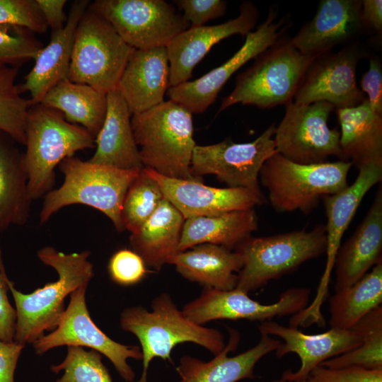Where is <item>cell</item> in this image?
<instances>
[{
    "mask_svg": "<svg viewBox=\"0 0 382 382\" xmlns=\"http://www.w3.org/2000/svg\"><path fill=\"white\" fill-rule=\"evenodd\" d=\"M90 255L89 250L64 253L54 247L45 246L37 255L42 263L57 272V281L24 294L8 279L16 313L15 342L23 345L33 344L46 331L57 327L65 311V298L78 288L88 285L94 275L93 265L88 260Z\"/></svg>",
    "mask_w": 382,
    "mask_h": 382,
    "instance_id": "obj_1",
    "label": "cell"
},
{
    "mask_svg": "<svg viewBox=\"0 0 382 382\" xmlns=\"http://www.w3.org/2000/svg\"><path fill=\"white\" fill-rule=\"evenodd\" d=\"M192 112L168 100L134 114L131 125L144 168L171 178L202 182L193 175L191 161L196 143Z\"/></svg>",
    "mask_w": 382,
    "mask_h": 382,
    "instance_id": "obj_2",
    "label": "cell"
},
{
    "mask_svg": "<svg viewBox=\"0 0 382 382\" xmlns=\"http://www.w3.org/2000/svg\"><path fill=\"white\" fill-rule=\"evenodd\" d=\"M151 308L149 311L143 306L129 307L120 314L122 329L134 334L141 345L143 369L136 382H148V369L153 359L171 362V352L180 343H195L214 355L225 347L220 331L191 321L178 308L169 294L162 293L153 299Z\"/></svg>",
    "mask_w": 382,
    "mask_h": 382,
    "instance_id": "obj_3",
    "label": "cell"
},
{
    "mask_svg": "<svg viewBox=\"0 0 382 382\" xmlns=\"http://www.w3.org/2000/svg\"><path fill=\"white\" fill-rule=\"evenodd\" d=\"M24 163L33 200L53 190L54 169L76 151L96 146V139L82 127L41 103L31 105L25 121Z\"/></svg>",
    "mask_w": 382,
    "mask_h": 382,
    "instance_id": "obj_4",
    "label": "cell"
},
{
    "mask_svg": "<svg viewBox=\"0 0 382 382\" xmlns=\"http://www.w3.org/2000/svg\"><path fill=\"white\" fill-rule=\"evenodd\" d=\"M64 182L43 197L40 225L63 207L81 204L94 208L112 222L117 231H125L121 210L126 192L141 170H122L69 156L58 166Z\"/></svg>",
    "mask_w": 382,
    "mask_h": 382,
    "instance_id": "obj_5",
    "label": "cell"
},
{
    "mask_svg": "<svg viewBox=\"0 0 382 382\" xmlns=\"http://www.w3.org/2000/svg\"><path fill=\"white\" fill-rule=\"evenodd\" d=\"M290 38L281 37L237 75L234 88L223 98L219 113L237 103L268 109L293 101L303 77L316 57L302 54Z\"/></svg>",
    "mask_w": 382,
    "mask_h": 382,
    "instance_id": "obj_6",
    "label": "cell"
},
{
    "mask_svg": "<svg viewBox=\"0 0 382 382\" xmlns=\"http://www.w3.org/2000/svg\"><path fill=\"white\" fill-rule=\"evenodd\" d=\"M352 166L348 161L301 164L279 153L262 165L259 180L268 192V200L279 212L300 211L305 214L317 207L322 198L347 185Z\"/></svg>",
    "mask_w": 382,
    "mask_h": 382,
    "instance_id": "obj_7",
    "label": "cell"
},
{
    "mask_svg": "<svg viewBox=\"0 0 382 382\" xmlns=\"http://www.w3.org/2000/svg\"><path fill=\"white\" fill-rule=\"evenodd\" d=\"M326 247L325 226L323 224L316 225L310 231L250 236L234 250L243 259L236 288L248 294L257 290L325 253Z\"/></svg>",
    "mask_w": 382,
    "mask_h": 382,
    "instance_id": "obj_8",
    "label": "cell"
},
{
    "mask_svg": "<svg viewBox=\"0 0 382 382\" xmlns=\"http://www.w3.org/2000/svg\"><path fill=\"white\" fill-rule=\"evenodd\" d=\"M134 50L88 7L76 30L67 79L107 94L117 88Z\"/></svg>",
    "mask_w": 382,
    "mask_h": 382,
    "instance_id": "obj_9",
    "label": "cell"
},
{
    "mask_svg": "<svg viewBox=\"0 0 382 382\" xmlns=\"http://www.w3.org/2000/svg\"><path fill=\"white\" fill-rule=\"evenodd\" d=\"M88 8L134 49L166 47L190 28L176 8L164 0H96Z\"/></svg>",
    "mask_w": 382,
    "mask_h": 382,
    "instance_id": "obj_10",
    "label": "cell"
},
{
    "mask_svg": "<svg viewBox=\"0 0 382 382\" xmlns=\"http://www.w3.org/2000/svg\"><path fill=\"white\" fill-rule=\"evenodd\" d=\"M358 170L359 174L352 185L322 198L327 217L325 225L327 241L325 267L311 303L290 318V324L294 327L325 325L321 308L328 295L331 273L342 236L366 194L382 180L381 163H371Z\"/></svg>",
    "mask_w": 382,
    "mask_h": 382,
    "instance_id": "obj_11",
    "label": "cell"
},
{
    "mask_svg": "<svg viewBox=\"0 0 382 382\" xmlns=\"http://www.w3.org/2000/svg\"><path fill=\"white\" fill-rule=\"evenodd\" d=\"M334 109L324 101L286 105L274 137L277 153L301 164L324 163L332 156L343 161L340 132L328 124Z\"/></svg>",
    "mask_w": 382,
    "mask_h": 382,
    "instance_id": "obj_12",
    "label": "cell"
},
{
    "mask_svg": "<svg viewBox=\"0 0 382 382\" xmlns=\"http://www.w3.org/2000/svg\"><path fill=\"white\" fill-rule=\"evenodd\" d=\"M87 286L83 285L70 294L57 327L33 343L35 353L41 355L64 345L89 347L106 357L125 382H134L135 374L127 359L141 360V348L114 341L95 324L86 306Z\"/></svg>",
    "mask_w": 382,
    "mask_h": 382,
    "instance_id": "obj_13",
    "label": "cell"
},
{
    "mask_svg": "<svg viewBox=\"0 0 382 382\" xmlns=\"http://www.w3.org/2000/svg\"><path fill=\"white\" fill-rule=\"evenodd\" d=\"M276 127H268L254 141L235 143L231 139L210 145H196L191 170L202 180L204 175H214L228 187L260 189L259 173L264 163L277 153L274 140Z\"/></svg>",
    "mask_w": 382,
    "mask_h": 382,
    "instance_id": "obj_14",
    "label": "cell"
},
{
    "mask_svg": "<svg viewBox=\"0 0 382 382\" xmlns=\"http://www.w3.org/2000/svg\"><path fill=\"white\" fill-rule=\"evenodd\" d=\"M277 16V8L271 7L265 21L245 36L243 45L229 59L196 80L170 87L167 91L170 100L192 113L204 112L236 71L284 36L289 25L284 17L275 21Z\"/></svg>",
    "mask_w": 382,
    "mask_h": 382,
    "instance_id": "obj_15",
    "label": "cell"
},
{
    "mask_svg": "<svg viewBox=\"0 0 382 382\" xmlns=\"http://www.w3.org/2000/svg\"><path fill=\"white\" fill-rule=\"evenodd\" d=\"M366 52L359 41L315 59L303 77L293 102H327L335 109L357 106L366 97L357 84L359 61Z\"/></svg>",
    "mask_w": 382,
    "mask_h": 382,
    "instance_id": "obj_16",
    "label": "cell"
},
{
    "mask_svg": "<svg viewBox=\"0 0 382 382\" xmlns=\"http://www.w3.org/2000/svg\"><path fill=\"white\" fill-rule=\"evenodd\" d=\"M309 296L308 289L293 287L283 291L275 303L262 304L237 288H204L199 296L185 304L182 311L191 321L201 325L221 319H246L261 323L296 314L308 306Z\"/></svg>",
    "mask_w": 382,
    "mask_h": 382,
    "instance_id": "obj_17",
    "label": "cell"
},
{
    "mask_svg": "<svg viewBox=\"0 0 382 382\" xmlns=\"http://www.w3.org/2000/svg\"><path fill=\"white\" fill-rule=\"evenodd\" d=\"M144 168L185 219L255 209L266 202L260 189L210 187L202 182L168 178Z\"/></svg>",
    "mask_w": 382,
    "mask_h": 382,
    "instance_id": "obj_18",
    "label": "cell"
},
{
    "mask_svg": "<svg viewBox=\"0 0 382 382\" xmlns=\"http://www.w3.org/2000/svg\"><path fill=\"white\" fill-rule=\"evenodd\" d=\"M368 34L361 18V0H321L313 18L290 38L302 54L315 57L339 45L358 41Z\"/></svg>",
    "mask_w": 382,
    "mask_h": 382,
    "instance_id": "obj_19",
    "label": "cell"
},
{
    "mask_svg": "<svg viewBox=\"0 0 382 382\" xmlns=\"http://www.w3.org/2000/svg\"><path fill=\"white\" fill-rule=\"evenodd\" d=\"M259 18L257 8L251 1L243 2L238 16L214 25L190 27L166 46L170 67V87L188 81L195 66L210 49L233 35L245 36L255 26Z\"/></svg>",
    "mask_w": 382,
    "mask_h": 382,
    "instance_id": "obj_20",
    "label": "cell"
},
{
    "mask_svg": "<svg viewBox=\"0 0 382 382\" xmlns=\"http://www.w3.org/2000/svg\"><path fill=\"white\" fill-rule=\"evenodd\" d=\"M260 334L277 336L284 343L275 351L279 358L289 353H295L301 361L295 372L287 370L282 378L298 381L308 379L310 372L328 359L351 351L361 343L360 335L353 329L343 330L331 328L318 334H306L299 328L286 327L272 320L261 323L258 326Z\"/></svg>",
    "mask_w": 382,
    "mask_h": 382,
    "instance_id": "obj_21",
    "label": "cell"
},
{
    "mask_svg": "<svg viewBox=\"0 0 382 382\" xmlns=\"http://www.w3.org/2000/svg\"><path fill=\"white\" fill-rule=\"evenodd\" d=\"M229 340L224 349L208 361L183 355L176 371L180 376L177 382H238L255 377L256 364L269 353L276 351L281 341L265 334H260L257 344L252 348L233 357H228L235 351L240 340L239 333L228 328Z\"/></svg>",
    "mask_w": 382,
    "mask_h": 382,
    "instance_id": "obj_22",
    "label": "cell"
},
{
    "mask_svg": "<svg viewBox=\"0 0 382 382\" xmlns=\"http://www.w3.org/2000/svg\"><path fill=\"white\" fill-rule=\"evenodd\" d=\"M170 88V67L165 46L134 49L117 89L132 115L164 101Z\"/></svg>",
    "mask_w": 382,
    "mask_h": 382,
    "instance_id": "obj_23",
    "label": "cell"
},
{
    "mask_svg": "<svg viewBox=\"0 0 382 382\" xmlns=\"http://www.w3.org/2000/svg\"><path fill=\"white\" fill-rule=\"evenodd\" d=\"M382 262V186L363 221L340 245L335 260V291L347 288ZM333 268V269H334Z\"/></svg>",
    "mask_w": 382,
    "mask_h": 382,
    "instance_id": "obj_24",
    "label": "cell"
},
{
    "mask_svg": "<svg viewBox=\"0 0 382 382\" xmlns=\"http://www.w3.org/2000/svg\"><path fill=\"white\" fill-rule=\"evenodd\" d=\"M89 4L88 0L75 1L64 26L52 31L50 42L35 58L33 67L20 87L21 92L30 93L31 105L40 103L52 87L68 78L76 30Z\"/></svg>",
    "mask_w": 382,
    "mask_h": 382,
    "instance_id": "obj_25",
    "label": "cell"
},
{
    "mask_svg": "<svg viewBox=\"0 0 382 382\" xmlns=\"http://www.w3.org/2000/svg\"><path fill=\"white\" fill-rule=\"evenodd\" d=\"M132 114L117 89L107 93V112L89 161L122 170L144 168L131 125Z\"/></svg>",
    "mask_w": 382,
    "mask_h": 382,
    "instance_id": "obj_26",
    "label": "cell"
},
{
    "mask_svg": "<svg viewBox=\"0 0 382 382\" xmlns=\"http://www.w3.org/2000/svg\"><path fill=\"white\" fill-rule=\"evenodd\" d=\"M167 264L173 265L182 277L204 288L231 290L236 286L243 259L236 250L203 243L176 253Z\"/></svg>",
    "mask_w": 382,
    "mask_h": 382,
    "instance_id": "obj_27",
    "label": "cell"
},
{
    "mask_svg": "<svg viewBox=\"0 0 382 382\" xmlns=\"http://www.w3.org/2000/svg\"><path fill=\"white\" fill-rule=\"evenodd\" d=\"M335 110L342 160L357 169L371 163L382 164V116L371 110L367 99L357 106Z\"/></svg>",
    "mask_w": 382,
    "mask_h": 382,
    "instance_id": "obj_28",
    "label": "cell"
},
{
    "mask_svg": "<svg viewBox=\"0 0 382 382\" xmlns=\"http://www.w3.org/2000/svg\"><path fill=\"white\" fill-rule=\"evenodd\" d=\"M17 144L0 132V233L25 225L33 201L28 192L24 153Z\"/></svg>",
    "mask_w": 382,
    "mask_h": 382,
    "instance_id": "obj_29",
    "label": "cell"
},
{
    "mask_svg": "<svg viewBox=\"0 0 382 382\" xmlns=\"http://www.w3.org/2000/svg\"><path fill=\"white\" fill-rule=\"evenodd\" d=\"M185 218L165 197L153 214L129 236L132 250L156 271L178 252Z\"/></svg>",
    "mask_w": 382,
    "mask_h": 382,
    "instance_id": "obj_30",
    "label": "cell"
},
{
    "mask_svg": "<svg viewBox=\"0 0 382 382\" xmlns=\"http://www.w3.org/2000/svg\"><path fill=\"white\" fill-rule=\"evenodd\" d=\"M257 228L258 217L255 209L187 218L183 223L178 252L203 243L234 250Z\"/></svg>",
    "mask_w": 382,
    "mask_h": 382,
    "instance_id": "obj_31",
    "label": "cell"
},
{
    "mask_svg": "<svg viewBox=\"0 0 382 382\" xmlns=\"http://www.w3.org/2000/svg\"><path fill=\"white\" fill-rule=\"evenodd\" d=\"M60 112L93 137L99 133L107 112V94L83 83L65 79L52 87L40 103Z\"/></svg>",
    "mask_w": 382,
    "mask_h": 382,
    "instance_id": "obj_32",
    "label": "cell"
},
{
    "mask_svg": "<svg viewBox=\"0 0 382 382\" xmlns=\"http://www.w3.org/2000/svg\"><path fill=\"white\" fill-rule=\"evenodd\" d=\"M382 303V262L353 285L335 291L329 299L330 325L351 329Z\"/></svg>",
    "mask_w": 382,
    "mask_h": 382,
    "instance_id": "obj_33",
    "label": "cell"
},
{
    "mask_svg": "<svg viewBox=\"0 0 382 382\" xmlns=\"http://www.w3.org/2000/svg\"><path fill=\"white\" fill-rule=\"evenodd\" d=\"M351 329L360 335V345L320 365L328 368L358 366L369 369H382V306L367 313Z\"/></svg>",
    "mask_w": 382,
    "mask_h": 382,
    "instance_id": "obj_34",
    "label": "cell"
},
{
    "mask_svg": "<svg viewBox=\"0 0 382 382\" xmlns=\"http://www.w3.org/2000/svg\"><path fill=\"white\" fill-rule=\"evenodd\" d=\"M18 66H0V132L18 144L25 143V121L31 106L16 83Z\"/></svg>",
    "mask_w": 382,
    "mask_h": 382,
    "instance_id": "obj_35",
    "label": "cell"
},
{
    "mask_svg": "<svg viewBox=\"0 0 382 382\" xmlns=\"http://www.w3.org/2000/svg\"><path fill=\"white\" fill-rule=\"evenodd\" d=\"M164 195L158 183L141 169L125 196L121 219L125 230H137L156 211Z\"/></svg>",
    "mask_w": 382,
    "mask_h": 382,
    "instance_id": "obj_36",
    "label": "cell"
},
{
    "mask_svg": "<svg viewBox=\"0 0 382 382\" xmlns=\"http://www.w3.org/2000/svg\"><path fill=\"white\" fill-rule=\"evenodd\" d=\"M51 370L56 374L63 371L55 382H113L102 361V354L81 347L68 346L64 359L52 365Z\"/></svg>",
    "mask_w": 382,
    "mask_h": 382,
    "instance_id": "obj_37",
    "label": "cell"
},
{
    "mask_svg": "<svg viewBox=\"0 0 382 382\" xmlns=\"http://www.w3.org/2000/svg\"><path fill=\"white\" fill-rule=\"evenodd\" d=\"M43 47L28 29L8 24L0 25V66H17L28 59H35Z\"/></svg>",
    "mask_w": 382,
    "mask_h": 382,
    "instance_id": "obj_38",
    "label": "cell"
},
{
    "mask_svg": "<svg viewBox=\"0 0 382 382\" xmlns=\"http://www.w3.org/2000/svg\"><path fill=\"white\" fill-rule=\"evenodd\" d=\"M25 28L43 33L48 28L35 0H0V25Z\"/></svg>",
    "mask_w": 382,
    "mask_h": 382,
    "instance_id": "obj_39",
    "label": "cell"
},
{
    "mask_svg": "<svg viewBox=\"0 0 382 382\" xmlns=\"http://www.w3.org/2000/svg\"><path fill=\"white\" fill-rule=\"evenodd\" d=\"M142 258L132 249L118 250L110 257L108 270L112 282L121 286H132L140 282L146 275Z\"/></svg>",
    "mask_w": 382,
    "mask_h": 382,
    "instance_id": "obj_40",
    "label": "cell"
},
{
    "mask_svg": "<svg viewBox=\"0 0 382 382\" xmlns=\"http://www.w3.org/2000/svg\"><path fill=\"white\" fill-rule=\"evenodd\" d=\"M310 382H382V369L358 366L328 368L319 365L309 374Z\"/></svg>",
    "mask_w": 382,
    "mask_h": 382,
    "instance_id": "obj_41",
    "label": "cell"
},
{
    "mask_svg": "<svg viewBox=\"0 0 382 382\" xmlns=\"http://www.w3.org/2000/svg\"><path fill=\"white\" fill-rule=\"evenodd\" d=\"M173 4L190 24L199 27L207 21L223 16L227 2L223 0H175Z\"/></svg>",
    "mask_w": 382,
    "mask_h": 382,
    "instance_id": "obj_42",
    "label": "cell"
},
{
    "mask_svg": "<svg viewBox=\"0 0 382 382\" xmlns=\"http://www.w3.org/2000/svg\"><path fill=\"white\" fill-rule=\"evenodd\" d=\"M360 86L371 110L382 116V64L377 56L369 57V69L361 76Z\"/></svg>",
    "mask_w": 382,
    "mask_h": 382,
    "instance_id": "obj_43",
    "label": "cell"
},
{
    "mask_svg": "<svg viewBox=\"0 0 382 382\" xmlns=\"http://www.w3.org/2000/svg\"><path fill=\"white\" fill-rule=\"evenodd\" d=\"M8 279L0 250V340L11 342L14 341L16 313L15 308L8 300Z\"/></svg>",
    "mask_w": 382,
    "mask_h": 382,
    "instance_id": "obj_44",
    "label": "cell"
},
{
    "mask_svg": "<svg viewBox=\"0 0 382 382\" xmlns=\"http://www.w3.org/2000/svg\"><path fill=\"white\" fill-rule=\"evenodd\" d=\"M24 347L15 341L0 340V382H15V371Z\"/></svg>",
    "mask_w": 382,
    "mask_h": 382,
    "instance_id": "obj_45",
    "label": "cell"
},
{
    "mask_svg": "<svg viewBox=\"0 0 382 382\" xmlns=\"http://www.w3.org/2000/svg\"><path fill=\"white\" fill-rule=\"evenodd\" d=\"M48 28L52 30L62 29L67 21L64 12L66 0H35Z\"/></svg>",
    "mask_w": 382,
    "mask_h": 382,
    "instance_id": "obj_46",
    "label": "cell"
},
{
    "mask_svg": "<svg viewBox=\"0 0 382 382\" xmlns=\"http://www.w3.org/2000/svg\"><path fill=\"white\" fill-rule=\"evenodd\" d=\"M361 18L367 33H374L381 38L382 1L361 0Z\"/></svg>",
    "mask_w": 382,
    "mask_h": 382,
    "instance_id": "obj_47",
    "label": "cell"
},
{
    "mask_svg": "<svg viewBox=\"0 0 382 382\" xmlns=\"http://www.w3.org/2000/svg\"><path fill=\"white\" fill-rule=\"evenodd\" d=\"M272 382H310V381H308V379L298 380V381H290V380H287V379L281 378L279 379L274 380Z\"/></svg>",
    "mask_w": 382,
    "mask_h": 382,
    "instance_id": "obj_48",
    "label": "cell"
}]
</instances>
